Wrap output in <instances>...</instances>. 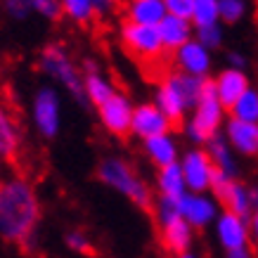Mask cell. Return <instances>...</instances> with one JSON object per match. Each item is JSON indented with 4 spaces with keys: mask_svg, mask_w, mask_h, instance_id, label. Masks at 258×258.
<instances>
[{
    "mask_svg": "<svg viewBox=\"0 0 258 258\" xmlns=\"http://www.w3.org/2000/svg\"><path fill=\"white\" fill-rule=\"evenodd\" d=\"M40 223V199L22 175L0 180V239L31 249Z\"/></svg>",
    "mask_w": 258,
    "mask_h": 258,
    "instance_id": "cell-1",
    "label": "cell"
},
{
    "mask_svg": "<svg viewBox=\"0 0 258 258\" xmlns=\"http://www.w3.org/2000/svg\"><path fill=\"white\" fill-rule=\"evenodd\" d=\"M206 83L209 81L195 79V76L180 74V71H171L159 81L157 90H154V104L168 116L171 123H182L199 102Z\"/></svg>",
    "mask_w": 258,
    "mask_h": 258,
    "instance_id": "cell-2",
    "label": "cell"
},
{
    "mask_svg": "<svg viewBox=\"0 0 258 258\" xmlns=\"http://www.w3.org/2000/svg\"><path fill=\"white\" fill-rule=\"evenodd\" d=\"M97 178L109 189L125 197L135 206H140V209L152 206V189H149V185L140 178V173L135 171L123 157L109 154V157L102 159L97 164Z\"/></svg>",
    "mask_w": 258,
    "mask_h": 258,
    "instance_id": "cell-3",
    "label": "cell"
},
{
    "mask_svg": "<svg viewBox=\"0 0 258 258\" xmlns=\"http://www.w3.org/2000/svg\"><path fill=\"white\" fill-rule=\"evenodd\" d=\"M225 107L213 93L211 81L206 83L202 97L195 104V109L189 111V116L182 121V133L192 142V147H206V142L220 133V128L225 125Z\"/></svg>",
    "mask_w": 258,
    "mask_h": 258,
    "instance_id": "cell-4",
    "label": "cell"
},
{
    "mask_svg": "<svg viewBox=\"0 0 258 258\" xmlns=\"http://www.w3.org/2000/svg\"><path fill=\"white\" fill-rule=\"evenodd\" d=\"M38 69L50 81H55L62 90H67L79 104H86V95H83V69L76 64V59L69 55V50L64 45L50 43V45L43 47L38 55Z\"/></svg>",
    "mask_w": 258,
    "mask_h": 258,
    "instance_id": "cell-5",
    "label": "cell"
},
{
    "mask_svg": "<svg viewBox=\"0 0 258 258\" xmlns=\"http://www.w3.org/2000/svg\"><path fill=\"white\" fill-rule=\"evenodd\" d=\"M62 93L55 86H40L31 97V121L36 133L45 140H55L62 131Z\"/></svg>",
    "mask_w": 258,
    "mask_h": 258,
    "instance_id": "cell-6",
    "label": "cell"
},
{
    "mask_svg": "<svg viewBox=\"0 0 258 258\" xmlns=\"http://www.w3.org/2000/svg\"><path fill=\"white\" fill-rule=\"evenodd\" d=\"M118 38L125 52L145 64H154L166 55V47L159 36V26H140V24L123 22L118 29Z\"/></svg>",
    "mask_w": 258,
    "mask_h": 258,
    "instance_id": "cell-7",
    "label": "cell"
},
{
    "mask_svg": "<svg viewBox=\"0 0 258 258\" xmlns=\"http://www.w3.org/2000/svg\"><path fill=\"white\" fill-rule=\"evenodd\" d=\"M180 168L187 182V192H211L216 166L211 164V157L204 147H187L180 154Z\"/></svg>",
    "mask_w": 258,
    "mask_h": 258,
    "instance_id": "cell-8",
    "label": "cell"
},
{
    "mask_svg": "<svg viewBox=\"0 0 258 258\" xmlns=\"http://www.w3.org/2000/svg\"><path fill=\"white\" fill-rule=\"evenodd\" d=\"M211 195L218 199L225 211L237 213L242 218H251V199H249V185L239 182L237 178H230L225 173L216 171L213 175V185H211Z\"/></svg>",
    "mask_w": 258,
    "mask_h": 258,
    "instance_id": "cell-9",
    "label": "cell"
},
{
    "mask_svg": "<svg viewBox=\"0 0 258 258\" xmlns=\"http://www.w3.org/2000/svg\"><path fill=\"white\" fill-rule=\"evenodd\" d=\"M220 213V202L211 192H187L180 199V218L192 230H204L216 223Z\"/></svg>",
    "mask_w": 258,
    "mask_h": 258,
    "instance_id": "cell-10",
    "label": "cell"
},
{
    "mask_svg": "<svg viewBox=\"0 0 258 258\" xmlns=\"http://www.w3.org/2000/svg\"><path fill=\"white\" fill-rule=\"evenodd\" d=\"M133 109H135L133 100H131L125 93H121V90H118L111 100H107L104 104H100V107H97V118H100L102 128H104L109 135L125 138V135H131Z\"/></svg>",
    "mask_w": 258,
    "mask_h": 258,
    "instance_id": "cell-11",
    "label": "cell"
},
{
    "mask_svg": "<svg viewBox=\"0 0 258 258\" xmlns=\"http://www.w3.org/2000/svg\"><path fill=\"white\" fill-rule=\"evenodd\" d=\"M173 64H175V71H180V74L209 81L213 69V52L206 50L197 38H192L189 43H185L173 52Z\"/></svg>",
    "mask_w": 258,
    "mask_h": 258,
    "instance_id": "cell-12",
    "label": "cell"
},
{
    "mask_svg": "<svg viewBox=\"0 0 258 258\" xmlns=\"http://www.w3.org/2000/svg\"><path fill=\"white\" fill-rule=\"evenodd\" d=\"M171 128H173V123L168 121V116L159 109L154 102L135 104L133 121H131V135H133V138H138L140 142H145V140H149V138L171 133Z\"/></svg>",
    "mask_w": 258,
    "mask_h": 258,
    "instance_id": "cell-13",
    "label": "cell"
},
{
    "mask_svg": "<svg viewBox=\"0 0 258 258\" xmlns=\"http://www.w3.org/2000/svg\"><path fill=\"white\" fill-rule=\"evenodd\" d=\"M81 69H83V95H86V104L97 109L100 104H104V102L111 100L118 93L116 83L107 74H102L100 64L95 62V59H86Z\"/></svg>",
    "mask_w": 258,
    "mask_h": 258,
    "instance_id": "cell-14",
    "label": "cell"
},
{
    "mask_svg": "<svg viewBox=\"0 0 258 258\" xmlns=\"http://www.w3.org/2000/svg\"><path fill=\"white\" fill-rule=\"evenodd\" d=\"M213 230H216V239L225 251L232 249H242V246H249L251 235H249V220L237 216V213L223 211L218 213V218L213 223Z\"/></svg>",
    "mask_w": 258,
    "mask_h": 258,
    "instance_id": "cell-15",
    "label": "cell"
},
{
    "mask_svg": "<svg viewBox=\"0 0 258 258\" xmlns=\"http://www.w3.org/2000/svg\"><path fill=\"white\" fill-rule=\"evenodd\" d=\"M211 86H213L216 97L220 100V104H223L225 109H230L251 88V81H249V74H246V71H237V69L225 67L223 71L216 74V79L211 81Z\"/></svg>",
    "mask_w": 258,
    "mask_h": 258,
    "instance_id": "cell-16",
    "label": "cell"
},
{
    "mask_svg": "<svg viewBox=\"0 0 258 258\" xmlns=\"http://www.w3.org/2000/svg\"><path fill=\"white\" fill-rule=\"evenodd\" d=\"M227 145L237 157H258V123H244L237 118H225L223 125Z\"/></svg>",
    "mask_w": 258,
    "mask_h": 258,
    "instance_id": "cell-17",
    "label": "cell"
},
{
    "mask_svg": "<svg viewBox=\"0 0 258 258\" xmlns=\"http://www.w3.org/2000/svg\"><path fill=\"white\" fill-rule=\"evenodd\" d=\"M166 12L164 0H125L123 3V22L140 24V26H159L164 22Z\"/></svg>",
    "mask_w": 258,
    "mask_h": 258,
    "instance_id": "cell-18",
    "label": "cell"
},
{
    "mask_svg": "<svg viewBox=\"0 0 258 258\" xmlns=\"http://www.w3.org/2000/svg\"><path fill=\"white\" fill-rule=\"evenodd\" d=\"M142 152L145 157L152 161V164L159 168H166V166H173L180 161V142L173 133H164L157 135V138H149V140L142 142Z\"/></svg>",
    "mask_w": 258,
    "mask_h": 258,
    "instance_id": "cell-19",
    "label": "cell"
},
{
    "mask_svg": "<svg viewBox=\"0 0 258 258\" xmlns=\"http://www.w3.org/2000/svg\"><path fill=\"white\" fill-rule=\"evenodd\" d=\"M195 24L187 22V19H180V17H166L164 22L159 24V36H161V43H164L166 52H175L178 47H182L185 43L195 38Z\"/></svg>",
    "mask_w": 258,
    "mask_h": 258,
    "instance_id": "cell-20",
    "label": "cell"
},
{
    "mask_svg": "<svg viewBox=\"0 0 258 258\" xmlns=\"http://www.w3.org/2000/svg\"><path fill=\"white\" fill-rule=\"evenodd\" d=\"M159 230H161V244H164L166 251H171L175 256L189 251L192 239H195V230L182 218H173V220H168V223H161Z\"/></svg>",
    "mask_w": 258,
    "mask_h": 258,
    "instance_id": "cell-21",
    "label": "cell"
},
{
    "mask_svg": "<svg viewBox=\"0 0 258 258\" xmlns=\"http://www.w3.org/2000/svg\"><path fill=\"white\" fill-rule=\"evenodd\" d=\"M22 147V125L8 104L0 102V157H15Z\"/></svg>",
    "mask_w": 258,
    "mask_h": 258,
    "instance_id": "cell-22",
    "label": "cell"
},
{
    "mask_svg": "<svg viewBox=\"0 0 258 258\" xmlns=\"http://www.w3.org/2000/svg\"><path fill=\"white\" fill-rule=\"evenodd\" d=\"M157 192H159V197L173 199V202H180L182 197L187 195V182H185V175H182L180 164L159 168L157 171Z\"/></svg>",
    "mask_w": 258,
    "mask_h": 258,
    "instance_id": "cell-23",
    "label": "cell"
},
{
    "mask_svg": "<svg viewBox=\"0 0 258 258\" xmlns=\"http://www.w3.org/2000/svg\"><path fill=\"white\" fill-rule=\"evenodd\" d=\"M206 154L211 157V164L216 166V171L225 173V175H230V178H235L237 173V154L235 149L227 145L225 135L218 133L216 138H211V140L206 142Z\"/></svg>",
    "mask_w": 258,
    "mask_h": 258,
    "instance_id": "cell-24",
    "label": "cell"
},
{
    "mask_svg": "<svg viewBox=\"0 0 258 258\" xmlns=\"http://www.w3.org/2000/svg\"><path fill=\"white\" fill-rule=\"evenodd\" d=\"M227 111H230V118H237L244 123H258V88L251 86Z\"/></svg>",
    "mask_w": 258,
    "mask_h": 258,
    "instance_id": "cell-25",
    "label": "cell"
},
{
    "mask_svg": "<svg viewBox=\"0 0 258 258\" xmlns=\"http://www.w3.org/2000/svg\"><path fill=\"white\" fill-rule=\"evenodd\" d=\"M59 5H62V15L74 24H90L97 17L93 0H59Z\"/></svg>",
    "mask_w": 258,
    "mask_h": 258,
    "instance_id": "cell-26",
    "label": "cell"
},
{
    "mask_svg": "<svg viewBox=\"0 0 258 258\" xmlns=\"http://www.w3.org/2000/svg\"><path fill=\"white\" fill-rule=\"evenodd\" d=\"M192 24H195V29H204V26L220 24L218 0H197L195 12H192Z\"/></svg>",
    "mask_w": 258,
    "mask_h": 258,
    "instance_id": "cell-27",
    "label": "cell"
},
{
    "mask_svg": "<svg viewBox=\"0 0 258 258\" xmlns=\"http://www.w3.org/2000/svg\"><path fill=\"white\" fill-rule=\"evenodd\" d=\"M220 22L225 24H239L249 15V0H218Z\"/></svg>",
    "mask_w": 258,
    "mask_h": 258,
    "instance_id": "cell-28",
    "label": "cell"
},
{
    "mask_svg": "<svg viewBox=\"0 0 258 258\" xmlns=\"http://www.w3.org/2000/svg\"><path fill=\"white\" fill-rule=\"evenodd\" d=\"M195 38L202 43L206 50H218L223 45V40H225V31H223V26L220 24H213V26H204V29H197L195 31Z\"/></svg>",
    "mask_w": 258,
    "mask_h": 258,
    "instance_id": "cell-29",
    "label": "cell"
},
{
    "mask_svg": "<svg viewBox=\"0 0 258 258\" xmlns=\"http://www.w3.org/2000/svg\"><path fill=\"white\" fill-rule=\"evenodd\" d=\"M33 15H40L43 19H57L62 15V5L59 0H29Z\"/></svg>",
    "mask_w": 258,
    "mask_h": 258,
    "instance_id": "cell-30",
    "label": "cell"
},
{
    "mask_svg": "<svg viewBox=\"0 0 258 258\" xmlns=\"http://www.w3.org/2000/svg\"><path fill=\"white\" fill-rule=\"evenodd\" d=\"M64 242H67V246H69L71 251H76V253H93V242H90V237H88L83 230H71V232H67Z\"/></svg>",
    "mask_w": 258,
    "mask_h": 258,
    "instance_id": "cell-31",
    "label": "cell"
},
{
    "mask_svg": "<svg viewBox=\"0 0 258 258\" xmlns=\"http://www.w3.org/2000/svg\"><path fill=\"white\" fill-rule=\"evenodd\" d=\"M164 3H166V12L171 17H180V19L192 22V12H195L197 0H164Z\"/></svg>",
    "mask_w": 258,
    "mask_h": 258,
    "instance_id": "cell-32",
    "label": "cell"
},
{
    "mask_svg": "<svg viewBox=\"0 0 258 258\" xmlns=\"http://www.w3.org/2000/svg\"><path fill=\"white\" fill-rule=\"evenodd\" d=\"M3 8L12 19H19V22H24V19H29L33 15L29 0H3Z\"/></svg>",
    "mask_w": 258,
    "mask_h": 258,
    "instance_id": "cell-33",
    "label": "cell"
},
{
    "mask_svg": "<svg viewBox=\"0 0 258 258\" xmlns=\"http://www.w3.org/2000/svg\"><path fill=\"white\" fill-rule=\"evenodd\" d=\"M246 64H249V59H246L244 52H239V50H230V52H227V67H230V69L246 71Z\"/></svg>",
    "mask_w": 258,
    "mask_h": 258,
    "instance_id": "cell-34",
    "label": "cell"
},
{
    "mask_svg": "<svg viewBox=\"0 0 258 258\" xmlns=\"http://www.w3.org/2000/svg\"><path fill=\"white\" fill-rule=\"evenodd\" d=\"M97 15H111L114 8H116V0H93Z\"/></svg>",
    "mask_w": 258,
    "mask_h": 258,
    "instance_id": "cell-35",
    "label": "cell"
},
{
    "mask_svg": "<svg viewBox=\"0 0 258 258\" xmlns=\"http://www.w3.org/2000/svg\"><path fill=\"white\" fill-rule=\"evenodd\" d=\"M249 235H251V242L258 246V211H253L249 218Z\"/></svg>",
    "mask_w": 258,
    "mask_h": 258,
    "instance_id": "cell-36",
    "label": "cell"
},
{
    "mask_svg": "<svg viewBox=\"0 0 258 258\" xmlns=\"http://www.w3.org/2000/svg\"><path fill=\"white\" fill-rule=\"evenodd\" d=\"M225 258H253L249 246H242V249H232V251H225Z\"/></svg>",
    "mask_w": 258,
    "mask_h": 258,
    "instance_id": "cell-37",
    "label": "cell"
},
{
    "mask_svg": "<svg viewBox=\"0 0 258 258\" xmlns=\"http://www.w3.org/2000/svg\"><path fill=\"white\" fill-rule=\"evenodd\" d=\"M249 199H251V211H258V185L249 187Z\"/></svg>",
    "mask_w": 258,
    "mask_h": 258,
    "instance_id": "cell-38",
    "label": "cell"
},
{
    "mask_svg": "<svg viewBox=\"0 0 258 258\" xmlns=\"http://www.w3.org/2000/svg\"><path fill=\"white\" fill-rule=\"evenodd\" d=\"M175 258H202V256H197L195 251H185V253H180V256H175Z\"/></svg>",
    "mask_w": 258,
    "mask_h": 258,
    "instance_id": "cell-39",
    "label": "cell"
},
{
    "mask_svg": "<svg viewBox=\"0 0 258 258\" xmlns=\"http://www.w3.org/2000/svg\"><path fill=\"white\" fill-rule=\"evenodd\" d=\"M5 178V159L0 157V180Z\"/></svg>",
    "mask_w": 258,
    "mask_h": 258,
    "instance_id": "cell-40",
    "label": "cell"
}]
</instances>
